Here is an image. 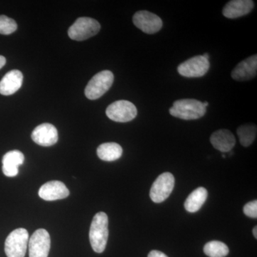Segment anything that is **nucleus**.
<instances>
[{
  "label": "nucleus",
  "mask_w": 257,
  "mask_h": 257,
  "mask_svg": "<svg viewBox=\"0 0 257 257\" xmlns=\"http://www.w3.org/2000/svg\"><path fill=\"white\" fill-rule=\"evenodd\" d=\"M108 236V216L104 212L97 213L93 218L89 229V241L95 252L102 253L104 251Z\"/></svg>",
  "instance_id": "obj_1"
},
{
  "label": "nucleus",
  "mask_w": 257,
  "mask_h": 257,
  "mask_svg": "<svg viewBox=\"0 0 257 257\" xmlns=\"http://www.w3.org/2000/svg\"><path fill=\"white\" fill-rule=\"evenodd\" d=\"M207 112V108L202 101L193 99H179L170 109L172 116L184 120L198 119Z\"/></svg>",
  "instance_id": "obj_2"
},
{
  "label": "nucleus",
  "mask_w": 257,
  "mask_h": 257,
  "mask_svg": "<svg viewBox=\"0 0 257 257\" xmlns=\"http://www.w3.org/2000/svg\"><path fill=\"white\" fill-rule=\"evenodd\" d=\"M114 82V74L109 70L101 71L95 74L85 88V96L90 100L99 99L111 87Z\"/></svg>",
  "instance_id": "obj_3"
},
{
  "label": "nucleus",
  "mask_w": 257,
  "mask_h": 257,
  "mask_svg": "<svg viewBox=\"0 0 257 257\" xmlns=\"http://www.w3.org/2000/svg\"><path fill=\"white\" fill-rule=\"evenodd\" d=\"M29 241L28 230L19 228L12 231L5 243V251L8 257H25Z\"/></svg>",
  "instance_id": "obj_4"
},
{
  "label": "nucleus",
  "mask_w": 257,
  "mask_h": 257,
  "mask_svg": "<svg viewBox=\"0 0 257 257\" xmlns=\"http://www.w3.org/2000/svg\"><path fill=\"white\" fill-rule=\"evenodd\" d=\"M100 28V24L94 19L80 18L69 28L68 35L72 40L83 41L96 35Z\"/></svg>",
  "instance_id": "obj_5"
},
{
  "label": "nucleus",
  "mask_w": 257,
  "mask_h": 257,
  "mask_svg": "<svg viewBox=\"0 0 257 257\" xmlns=\"http://www.w3.org/2000/svg\"><path fill=\"white\" fill-rule=\"evenodd\" d=\"M106 114L109 119L116 122H128L136 117L138 109L131 101L119 100L108 106Z\"/></svg>",
  "instance_id": "obj_6"
},
{
  "label": "nucleus",
  "mask_w": 257,
  "mask_h": 257,
  "mask_svg": "<svg viewBox=\"0 0 257 257\" xmlns=\"http://www.w3.org/2000/svg\"><path fill=\"white\" fill-rule=\"evenodd\" d=\"M209 60L203 55L195 56L179 64L177 70L180 75L187 78H197L205 75L209 71Z\"/></svg>",
  "instance_id": "obj_7"
},
{
  "label": "nucleus",
  "mask_w": 257,
  "mask_h": 257,
  "mask_svg": "<svg viewBox=\"0 0 257 257\" xmlns=\"http://www.w3.org/2000/svg\"><path fill=\"white\" fill-rule=\"evenodd\" d=\"M175 180L172 174L165 172L157 177L150 189V198L155 203L166 200L173 191Z\"/></svg>",
  "instance_id": "obj_8"
},
{
  "label": "nucleus",
  "mask_w": 257,
  "mask_h": 257,
  "mask_svg": "<svg viewBox=\"0 0 257 257\" xmlns=\"http://www.w3.org/2000/svg\"><path fill=\"white\" fill-rule=\"evenodd\" d=\"M51 246L50 234L47 230L37 229L29 241L30 257H48Z\"/></svg>",
  "instance_id": "obj_9"
},
{
  "label": "nucleus",
  "mask_w": 257,
  "mask_h": 257,
  "mask_svg": "<svg viewBox=\"0 0 257 257\" xmlns=\"http://www.w3.org/2000/svg\"><path fill=\"white\" fill-rule=\"evenodd\" d=\"M133 23L137 28L146 34L157 33L162 28L160 17L148 11H140L133 16Z\"/></svg>",
  "instance_id": "obj_10"
},
{
  "label": "nucleus",
  "mask_w": 257,
  "mask_h": 257,
  "mask_svg": "<svg viewBox=\"0 0 257 257\" xmlns=\"http://www.w3.org/2000/svg\"><path fill=\"white\" fill-rule=\"evenodd\" d=\"M31 137L32 140L37 145L42 147H50L58 141V132L54 125L44 123L33 130Z\"/></svg>",
  "instance_id": "obj_11"
},
{
  "label": "nucleus",
  "mask_w": 257,
  "mask_h": 257,
  "mask_svg": "<svg viewBox=\"0 0 257 257\" xmlns=\"http://www.w3.org/2000/svg\"><path fill=\"white\" fill-rule=\"evenodd\" d=\"M257 73V55H253L241 61L231 72L234 80L242 82L254 78Z\"/></svg>",
  "instance_id": "obj_12"
},
{
  "label": "nucleus",
  "mask_w": 257,
  "mask_h": 257,
  "mask_svg": "<svg viewBox=\"0 0 257 257\" xmlns=\"http://www.w3.org/2000/svg\"><path fill=\"white\" fill-rule=\"evenodd\" d=\"M69 195V189L60 181H50L40 187L39 196L44 200L55 201Z\"/></svg>",
  "instance_id": "obj_13"
},
{
  "label": "nucleus",
  "mask_w": 257,
  "mask_h": 257,
  "mask_svg": "<svg viewBox=\"0 0 257 257\" xmlns=\"http://www.w3.org/2000/svg\"><path fill=\"white\" fill-rule=\"evenodd\" d=\"M251 0H231L224 7L222 13L225 18L235 19L245 16L253 10Z\"/></svg>",
  "instance_id": "obj_14"
},
{
  "label": "nucleus",
  "mask_w": 257,
  "mask_h": 257,
  "mask_svg": "<svg viewBox=\"0 0 257 257\" xmlns=\"http://www.w3.org/2000/svg\"><path fill=\"white\" fill-rule=\"evenodd\" d=\"M23 82V74L20 71L16 69L10 71L0 82V94L5 96L15 94L22 87Z\"/></svg>",
  "instance_id": "obj_15"
},
{
  "label": "nucleus",
  "mask_w": 257,
  "mask_h": 257,
  "mask_svg": "<svg viewBox=\"0 0 257 257\" xmlns=\"http://www.w3.org/2000/svg\"><path fill=\"white\" fill-rule=\"evenodd\" d=\"M25 162L23 152L13 150L5 154L3 158V172L8 177H16L19 173V167Z\"/></svg>",
  "instance_id": "obj_16"
},
{
  "label": "nucleus",
  "mask_w": 257,
  "mask_h": 257,
  "mask_svg": "<svg viewBox=\"0 0 257 257\" xmlns=\"http://www.w3.org/2000/svg\"><path fill=\"white\" fill-rule=\"evenodd\" d=\"M210 142L216 150L225 153L234 148L236 138L229 130H219L211 135Z\"/></svg>",
  "instance_id": "obj_17"
},
{
  "label": "nucleus",
  "mask_w": 257,
  "mask_h": 257,
  "mask_svg": "<svg viewBox=\"0 0 257 257\" xmlns=\"http://www.w3.org/2000/svg\"><path fill=\"white\" fill-rule=\"evenodd\" d=\"M208 192L204 187H199L193 191L184 202V208L189 212H197L207 200Z\"/></svg>",
  "instance_id": "obj_18"
},
{
  "label": "nucleus",
  "mask_w": 257,
  "mask_h": 257,
  "mask_svg": "<svg viewBox=\"0 0 257 257\" xmlns=\"http://www.w3.org/2000/svg\"><path fill=\"white\" fill-rule=\"evenodd\" d=\"M98 157L105 162H113L119 160L122 155V148L119 144L115 143H104L98 147Z\"/></svg>",
  "instance_id": "obj_19"
},
{
  "label": "nucleus",
  "mask_w": 257,
  "mask_h": 257,
  "mask_svg": "<svg viewBox=\"0 0 257 257\" xmlns=\"http://www.w3.org/2000/svg\"><path fill=\"white\" fill-rule=\"evenodd\" d=\"M257 128L256 125L246 124L241 125L236 130L240 144L243 147H249L256 139Z\"/></svg>",
  "instance_id": "obj_20"
},
{
  "label": "nucleus",
  "mask_w": 257,
  "mask_h": 257,
  "mask_svg": "<svg viewBox=\"0 0 257 257\" xmlns=\"http://www.w3.org/2000/svg\"><path fill=\"white\" fill-rule=\"evenodd\" d=\"M204 252L209 257H225L229 252V248L224 243L219 241H211L206 243Z\"/></svg>",
  "instance_id": "obj_21"
},
{
  "label": "nucleus",
  "mask_w": 257,
  "mask_h": 257,
  "mask_svg": "<svg viewBox=\"0 0 257 257\" xmlns=\"http://www.w3.org/2000/svg\"><path fill=\"white\" fill-rule=\"evenodd\" d=\"M18 25L13 19L0 15V34L8 35L16 31Z\"/></svg>",
  "instance_id": "obj_22"
},
{
  "label": "nucleus",
  "mask_w": 257,
  "mask_h": 257,
  "mask_svg": "<svg viewBox=\"0 0 257 257\" xmlns=\"http://www.w3.org/2000/svg\"><path fill=\"white\" fill-rule=\"evenodd\" d=\"M245 215L250 218L256 219L257 218V201L253 200L252 202L245 204L243 209Z\"/></svg>",
  "instance_id": "obj_23"
},
{
  "label": "nucleus",
  "mask_w": 257,
  "mask_h": 257,
  "mask_svg": "<svg viewBox=\"0 0 257 257\" xmlns=\"http://www.w3.org/2000/svg\"><path fill=\"white\" fill-rule=\"evenodd\" d=\"M148 257H168L165 253L157 250H153L149 253Z\"/></svg>",
  "instance_id": "obj_24"
},
{
  "label": "nucleus",
  "mask_w": 257,
  "mask_h": 257,
  "mask_svg": "<svg viewBox=\"0 0 257 257\" xmlns=\"http://www.w3.org/2000/svg\"><path fill=\"white\" fill-rule=\"evenodd\" d=\"M5 64H6V59L3 56L0 55V69L3 68Z\"/></svg>",
  "instance_id": "obj_25"
},
{
  "label": "nucleus",
  "mask_w": 257,
  "mask_h": 257,
  "mask_svg": "<svg viewBox=\"0 0 257 257\" xmlns=\"http://www.w3.org/2000/svg\"><path fill=\"white\" fill-rule=\"evenodd\" d=\"M253 235L256 239H257V227L256 226H254L253 229Z\"/></svg>",
  "instance_id": "obj_26"
},
{
  "label": "nucleus",
  "mask_w": 257,
  "mask_h": 257,
  "mask_svg": "<svg viewBox=\"0 0 257 257\" xmlns=\"http://www.w3.org/2000/svg\"><path fill=\"white\" fill-rule=\"evenodd\" d=\"M204 57H205L206 59H207V60H209V54H204V55H203Z\"/></svg>",
  "instance_id": "obj_27"
},
{
  "label": "nucleus",
  "mask_w": 257,
  "mask_h": 257,
  "mask_svg": "<svg viewBox=\"0 0 257 257\" xmlns=\"http://www.w3.org/2000/svg\"><path fill=\"white\" fill-rule=\"evenodd\" d=\"M203 104H204V106H205L206 108H207V106H209V103H208L207 101H204V102H203Z\"/></svg>",
  "instance_id": "obj_28"
}]
</instances>
